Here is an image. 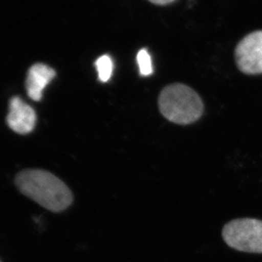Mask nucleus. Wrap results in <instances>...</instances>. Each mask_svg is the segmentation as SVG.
Segmentation results:
<instances>
[{
    "label": "nucleus",
    "mask_w": 262,
    "mask_h": 262,
    "mask_svg": "<svg viewBox=\"0 0 262 262\" xmlns=\"http://www.w3.org/2000/svg\"><path fill=\"white\" fill-rule=\"evenodd\" d=\"M15 184L21 193L51 211H62L73 202L70 189L50 172L26 169L16 177Z\"/></svg>",
    "instance_id": "1"
},
{
    "label": "nucleus",
    "mask_w": 262,
    "mask_h": 262,
    "mask_svg": "<svg viewBox=\"0 0 262 262\" xmlns=\"http://www.w3.org/2000/svg\"><path fill=\"white\" fill-rule=\"evenodd\" d=\"M159 107L164 118L178 124L194 123L204 109L200 96L183 83L166 86L159 95Z\"/></svg>",
    "instance_id": "2"
},
{
    "label": "nucleus",
    "mask_w": 262,
    "mask_h": 262,
    "mask_svg": "<svg viewBox=\"0 0 262 262\" xmlns=\"http://www.w3.org/2000/svg\"><path fill=\"white\" fill-rule=\"evenodd\" d=\"M222 237L234 250L262 254L261 221L249 218L233 220L225 225Z\"/></svg>",
    "instance_id": "3"
},
{
    "label": "nucleus",
    "mask_w": 262,
    "mask_h": 262,
    "mask_svg": "<svg viewBox=\"0 0 262 262\" xmlns=\"http://www.w3.org/2000/svg\"><path fill=\"white\" fill-rule=\"evenodd\" d=\"M237 68L249 75L262 73V31L245 36L235 51Z\"/></svg>",
    "instance_id": "4"
},
{
    "label": "nucleus",
    "mask_w": 262,
    "mask_h": 262,
    "mask_svg": "<svg viewBox=\"0 0 262 262\" xmlns=\"http://www.w3.org/2000/svg\"><path fill=\"white\" fill-rule=\"evenodd\" d=\"M6 121L8 126L13 131L26 135L34 129L37 116L32 106L24 102L20 97H13L10 101Z\"/></svg>",
    "instance_id": "5"
},
{
    "label": "nucleus",
    "mask_w": 262,
    "mask_h": 262,
    "mask_svg": "<svg viewBox=\"0 0 262 262\" xmlns=\"http://www.w3.org/2000/svg\"><path fill=\"white\" fill-rule=\"evenodd\" d=\"M56 76V72L45 64H35L29 69L26 81V88L29 97L40 101L43 91Z\"/></svg>",
    "instance_id": "6"
},
{
    "label": "nucleus",
    "mask_w": 262,
    "mask_h": 262,
    "mask_svg": "<svg viewBox=\"0 0 262 262\" xmlns=\"http://www.w3.org/2000/svg\"><path fill=\"white\" fill-rule=\"evenodd\" d=\"M96 70L98 73L99 80L106 83L111 78L114 71V62L110 56L104 55L99 57L95 62Z\"/></svg>",
    "instance_id": "7"
},
{
    "label": "nucleus",
    "mask_w": 262,
    "mask_h": 262,
    "mask_svg": "<svg viewBox=\"0 0 262 262\" xmlns=\"http://www.w3.org/2000/svg\"><path fill=\"white\" fill-rule=\"evenodd\" d=\"M137 63L141 76L146 77L154 73L151 56L149 55L148 51H146V49H141L137 54Z\"/></svg>",
    "instance_id": "8"
},
{
    "label": "nucleus",
    "mask_w": 262,
    "mask_h": 262,
    "mask_svg": "<svg viewBox=\"0 0 262 262\" xmlns=\"http://www.w3.org/2000/svg\"><path fill=\"white\" fill-rule=\"evenodd\" d=\"M150 2L152 3L154 5H166L174 2L176 0H149Z\"/></svg>",
    "instance_id": "9"
},
{
    "label": "nucleus",
    "mask_w": 262,
    "mask_h": 262,
    "mask_svg": "<svg viewBox=\"0 0 262 262\" xmlns=\"http://www.w3.org/2000/svg\"><path fill=\"white\" fill-rule=\"evenodd\" d=\"M0 262H1V260H0Z\"/></svg>",
    "instance_id": "10"
}]
</instances>
